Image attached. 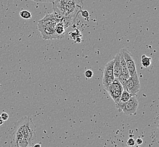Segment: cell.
<instances>
[{"instance_id": "obj_1", "label": "cell", "mask_w": 159, "mask_h": 147, "mask_svg": "<svg viewBox=\"0 0 159 147\" xmlns=\"http://www.w3.org/2000/svg\"><path fill=\"white\" fill-rule=\"evenodd\" d=\"M11 145L13 147H27L36 139V126L29 117H25L15 122Z\"/></svg>"}, {"instance_id": "obj_2", "label": "cell", "mask_w": 159, "mask_h": 147, "mask_svg": "<svg viewBox=\"0 0 159 147\" xmlns=\"http://www.w3.org/2000/svg\"><path fill=\"white\" fill-rule=\"evenodd\" d=\"M52 4L54 12L64 16L76 18L82 10V0H55Z\"/></svg>"}, {"instance_id": "obj_3", "label": "cell", "mask_w": 159, "mask_h": 147, "mask_svg": "<svg viewBox=\"0 0 159 147\" xmlns=\"http://www.w3.org/2000/svg\"><path fill=\"white\" fill-rule=\"evenodd\" d=\"M120 53L122 55L124 58L130 76L131 77L138 78V75L137 73V67L132 54L125 48L121 49Z\"/></svg>"}, {"instance_id": "obj_4", "label": "cell", "mask_w": 159, "mask_h": 147, "mask_svg": "<svg viewBox=\"0 0 159 147\" xmlns=\"http://www.w3.org/2000/svg\"><path fill=\"white\" fill-rule=\"evenodd\" d=\"M124 91V88L118 80L117 79H115L114 82L111 84V86L109 87L107 91L114 101L116 105H117L120 101L121 95Z\"/></svg>"}, {"instance_id": "obj_5", "label": "cell", "mask_w": 159, "mask_h": 147, "mask_svg": "<svg viewBox=\"0 0 159 147\" xmlns=\"http://www.w3.org/2000/svg\"><path fill=\"white\" fill-rule=\"evenodd\" d=\"M138 105L139 102L136 96H131L129 100L125 104L122 112L126 115H136Z\"/></svg>"}, {"instance_id": "obj_6", "label": "cell", "mask_w": 159, "mask_h": 147, "mask_svg": "<svg viewBox=\"0 0 159 147\" xmlns=\"http://www.w3.org/2000/svg\"><path fill=\"white\" fill-rule=\"evenodd\" d=\"M38 29L44 40L62 39L64 38V36L58 35L56 33V27H43Z\"/></svg>"}, {"instance_id": "obj_7", "label": "cell", "mask_w": 159, "mask_h": 147, "mask_svg": "<svg viewBox=\"0 0 159 147\" xmlns=\"http://www.w3.org/2000/svg\"><path fill=\"white\" fill-rule=\"evenodd\" d=\"M57 22L55 19L54 13H48L43 19L39 20L38 29L43 27H56Z\"/></svg>"}, {"instance_id": "obj_8", "label": "cell", "mask_w": 159, "mask_h": 147, "mask_svg": "<svg viewBox=\"0 0 159 147\" xmlns=\"http://www.w3.org/2000/svg\"><path fill=\"white\" fill-rule=\"evenodd\" d=\"M140 81L139 77H130L127 81V91L131 96H136L140 90Z\"/></svg>"}, {"instance_id": "obj_9", "label": "cell", "mask_w": 159, "mask_h": 147, "mask_svg": "<svg viewBox=\"0 0 159 147\" xmlns=\"http://www.w3.org/2000/svg\"><path fill=\"white\" fill-rule=\"evenodd\" d=\"M114 66H113V74L115 79H117L121 73V62H120V52L115 56L113 58Z\"/></svg>"}, {"instance_id": "obj_10", "label": "cell", "mask_w": 159, "mask_h": 147, "mask_svg": "<svg viewBox=\"0 0 159 147\" xmlns=\"http://www.w3.org/2000/svg\"><path fill=\"white\" fill-rule=\"evenodd\" d=\"M131 97V96L128 91H123V92L121 95L120 101H119L118 104L116 105V108H117L119 112H122V108H123L125 104L129 100Z\"/></svg>"}, {"instance_id": "obj_11", "label": "cell", "mask_w": 159, "mask_h": 147, "mask_svg": "<svg viewBox=\"0 0 159 147\" xmlns=\"http://www.w3.org/2000/svg\"><path fill=\"white\" fill-rule=\"evenodd\" d=\"M113 66H114V60H112L109 61L107 64L105 65L103 77H114L113 74Z\"/></svg>"}, {"instance_id": "obj_12", "label": "cell", "mask_w": 159, "mask_h": 147, "mask_svg": "<svg viewBox=\"0 0 159 147\" xmlns=\"http://www.w3.org/2000/svg\"><path fill=\"white\" fill-rule=\"evenodd\" d=\"M152 139L154 142L159 143V115L156 119L152 129Z\"/></svg>"}, {"instance_id": "obj_13", "label": "cell", "mask_w": 159, "mask_h": 147, "mask_svg": "<svg viewBox=\"0 0 159 147\" xmlns=\"http://www.w3.org/2000/svg\"><path fill=\"white\" fill-rule=\"evenodd\" d=\"M120 55L121 72H122V73L124 75L125 77L126 78V79H128L130 77V74H129V71H128V69H127V66H126V62H125L124 58L123 57V56L120 53Z\"/></svg>"}, {"instance_id": "obj_14", "label": "cell", "mask_w": 159, "mask_h": 147, "mask_svg": "<svg viewBox=\"0 0 159 147\" xmlns=\"http://www.w3.org/2000/svg\"><path fill=\"white\" fill-rule=\"evenodd\" d=\"M115 80V78L113 77H105L102 78V85L104 89L107 91L109 87L111 86V84L114 82Z\"/></svg>"}, {"instance_id": "obj_15", "label": "cell", "mask_w": 159, "mask_h": 147, "mask_svg": "<svg viewBox=\"0 0 159 147\" xmlns=\"http://www.w3.org/2000/svg\"><path fill=\"white\" fill-rule=\"evenodd\" d=\"M152 63V58L150 57H147L146 55L142 56V64L145 68L150 67Z\"/></svg>"}, {"instance_id": "obj_16", "label": "cell", "mask_w": 159, "mask_h": 147, "mask_svg": "<svg viewBox=\"0 0 159 147\" xmlns=\"http://www.w3.org/2000/svg\"><path fill=\"white\" fill-rule=\"evenodd\" d=\"M118 80L119 81V82L120 83L121 86L123 87L124 91H127V79L125 77L124 75L123 74H120V75H119V77L117 78Z\"/></svg>"}, {"instance_id": "obj_17", "label": "cell", "mask_w": 159, "mask_h": 147, "mask_svg": "<svg viewBox=\"0 0 159 147\" xmlns=\"http://www.w3.org/2000/svg\"><path fill=\"white\" fill-rule=\"evenodd\" d=\"M56 32L58 35L64 36L65 32V29L60 22H58L57 23V25L56 27Z\"/></svg>"}, {"instance_id": "obj_18", "label": "cell", "mask_w": 159, "mask_h": 147, "mask_svg": "<svg viewBox=\"0 0 159 147\" xmlns=\"http://www.w3.org/2000/svg\"><path fill=\"white\" fill-rule=\"evenodd\" d=\"M19 15L24 19H30L32 18V14L27 10H22L20 11Z\"/></svg>"}, {"instance_id": "obj_19", "label": "cell", "mask_w": 159, "mask_h": 147, "mask_svg": "<svg viewBox=\"0 0 159 147\" xmlns=\"http://www.w3.org/2000/svg\"><path fill=\"white\" fill-rule=\"evenodd\" d=\"M80 13L82 14V16H83V18L85 19H87V20H89V12L87 10H80Z\"/></svg>"}, {"instance_id": "obj_20", "label": "cell", "mask_w": 159, "mask_h": 147, "mask_svg": "<svg viewBox=\"0 0 159 147\" xmlns=\"http://www.w3.org/2000/svg\"><path fill=\"white\" fill-rule=\"evenodd\" d=\"M126 143H127V145L128 147H133L135 144V140L133 138H131L129 139Z\"/></svg>"}, {"instance_id": "obj_21", "label": "cell", "mask_w": 159, "mask_h": 147, "mask_svg": "<svg viewBox=\"0 0 159 147\" xmlns=\"http://www.w3.org/2000/svg\"><path fill=\"white\" fill-rule=\"evenodd\" d=\"M84 75H85V77L87 78H89H89H91L93 77V73L91 70H87L86 71V72L84 73Z\"/></svg>"}, {"instance_id": "obj_22", "label": "cell", "mask_w": 159, "mask_h": 147, "mask_svg": "<svg viewBox=\"0 0 159 147\" xmlns=\"http://www.w3.org/2000/svg\"><path fill=\"white\" fill-rule=\"evenodd\" d=\"M1 117L3 121H6L9 119V115L8 114H7V113H2L1 114Z\"/></svg>"}, {"instance_id": "obj_23", "label": "cell", "mask_w": 159, "mask_h": 147, "mask_svg": "<svg viewBox=\"0 0 159 147\" xmlns=\"http://www.w3.org/2000/svg\"><path fill=\"white\" fill-rule=\"evenodd\" d=\"M38 2H52L53 3L55 0H32Z\"/></svg>"}, {"instance_id": "obj_24", "label": "cell", "mask_w": 159, "mask_h": 147, "mask_svg": "<svg viewBox=\"0 0 159 147\" xmlns=\"http://www.w3.org/2000/svg\"><path fill=\"white\" fill-rule=\"evenodd\" d=\"M143 140L140 138H138L135 141V143H137L138 145H141L143 144Z\"/></svg>"}, {"instance_id": "obj_25", "label": "cell", "mask_w": 159, "mask_h": 147, "mask_svg": "<svg viewBox=\"0 0 159 147\" xmlns=\"http://www.w3.org/2000/svg\"><path fill=\"white\" fill-rule=\"evenodd\" d=\"M3 123H4V121H3V120L1 118V115H0V126L2 125Z\"/></svg>"}, {"instance_id": "obj_26", "label": "cell", "mask_w": 159, "mask_h": 147, "mask_svg": "<svg viewBox=\"0 0 159 147\" xmlns=\"http://www.w3.org/2000/svg\"><path fill=\"white\" fill-rule=\"evenodd\" d=\"M34 147H41V144L38 143V144H35Z\"/></svg>"}, {"instance_id": "obj_27", "label": "cell", "mask_w": 159, "mask_h": 147, "mask_svg": "<svg viewBox=\"0 0 159 147\" xmlns=\"http://www.w3.org/2000/svg\"></svg>"}]
</instances>
